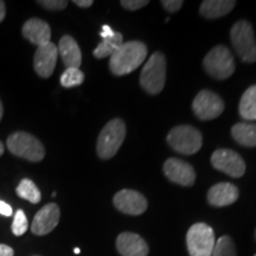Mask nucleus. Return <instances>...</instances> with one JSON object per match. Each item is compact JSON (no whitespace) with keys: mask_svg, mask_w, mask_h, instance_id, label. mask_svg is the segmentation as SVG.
Wrapping results in <instances>:
<instances>
[{"mask_svg":"<svg viewBox=\"0 0 256 256\" xmlns=\"http://www.w3.org/2000/svg\"><path fill=\"white\" fill-rule=\"evenodd\" d=\"M147 46L142 42H126L110 56V68L116 76H124L134 72L145 62Z\"/></svg>","mask_w":256,"mask_h":256,"instance_id":"nucleus-1","label":"nucleus"},{"mask_svg":"<svg viewBox=\"0 0 256 256\" xmlns=\"http://www.w3.org/2000/svg\"><path fill=\"white\" fill-rule=\"evenodd\" d=\"M126 138V124L121 119H113L102 128L96 144V152L101 159H110L116 154Z\"/></svg>","mask_w":256,"mask_h":256,"instance_id":"nucleus-2","label":"nucleus"},{"mask_svg":"<svg viewBox=\"0 0 256 256\" xmlns=\"http://www.w3.org/2000/svg\"><path fill=\"white\" fill-rule=\"evenodd\" d=\"M230 40L236 54L243 62H256V38L254 28L249 22H236L230 30Z\"/></svg>","mask_w":256,"mask_h":256,"instance_id":"nucleus-3","label":"nucleus"},{"mask_svg":"<svg viewBox=\"0 0 256 256\" xmlns=\"http://www.w3.org/2000/svg\"><path fill=\"white\" fill-rule=\"evenodd\" d=\"M8 147L12 154L30 162H42L46 156L43 144L30 133L14 132L8 138Z\"/></svg>","mask_w":256,"mask_h":256,"instance_id":"nucleus-4","label":"nucleus"},{"mask_svg":"<svg viewBox=\"0 0 256 256\" xmlns=\"http://www.w3.org/2000/svg\"><path fill=\"white\" fill-rule=\"evenodd\" d=\"M166 80V58L162 52H154L144 66L140 84L151 95L159 94L164 89Z\"/></svg>","mask_w":256,"mask_h":256,"instance_id":"nucleus-5","label":"nucleus"},{"mask_svg":"<svg viewBox=\"0 0 256 256\" xmlns=\"http://www.w3.org/2000/svg\"><path fill=\"white\" fill-rule=\"evenodd\" d=\"M203 66L211 78L220 81L229 78L235 72L234 56L226 46H217L211 49L204 57Z\"/></svg>","mask_w":256,"mask_h":256,"instance_id":"nucleus-6","label":"nucleus"},{"mask_svg":"<svg viewBox=\"0 0 256 256\" xmlns=\"http://www.w3.org/2000/svg\"><path fill=\"white\" fill-rule=\"evenodd\" d=\"M168 145L180 154H194L203 145V138L197 128L182 124L172 128L168 136Z\"/></svg>","mask_w":256,"mask_h":256,"instance_id":"nucleus-7","label":"nucleus"},{"mask_svg":"<svg viewBox=\"0 0 256 256\" xmlns=\"http://www.w3.org/2000/svg\"><path fill=\"white\" fill-rule=\"evenodd\" d=\"M215 234L206 223H196L186 234V246L190 256H211L215 247Z\"/></svg>","mask_w":256,"mask_h":256,"instance_id":"nucleus-8","label":"nucleus"},{"mask_svg":"<svg viewBox=\"0 0 256 256\" xmlns=\"http://www.w3.org/2000/svg\"><path fill=\"white\" fill-rule=\"evenodd\" d=\"M192 110L198 119L214 120L223 113L224 102L216 92L200 90L192 102Z\"/></svg>","mask_w":256,"mask_h":256,"instance_id":"nucleus-9","label":"nucleus"},{"mask_svg":"<svg viewBox=\"0 0 256 256\" xmlns=\"http://www.w3.org/2000/svg\"><path fill=\"white\" fill-rule=\"evenodd\" d=\"M214 168L232 178H240L246 172V162L242 156L232 150L220 148L211 156Z\"/></svg>","mask_w":256,"mask_h":256,"instance_id":"nucleus-10","label":"nucleus"},{"mask_svg":"<svg viewBox=\"0 0 256 256\" xmlns=\"http://www.w3.org/2000/svg\"><path fill=\"white\" fill-rule=\"evenodd\" d=\"M115 208L127 215H142L147 209V200L140 192L134 190H121L114 196Z\"/></svg>","mask_w":256,"mask_h":256,"instance_id":"nucleus-11","label":"nucleus"},{"mask_svg":"<svg viewBox=\"0 0 256 256\" xmlns=\"http://www.w3.org/2000/svg\"><path fill=\"white\" fill-rule=\"evenodd\" d=\"M60 211L55 203H49L38 211L31 224V232L34 235L43 236L52 232L60 222Z\"/></svg>","mask_w":256,"mask_h":256,"instance_id":"nucleus-12","label":"nucleus"},{"mask_svg":"<svg viewBox=\"0 0 256 256\" xmlns=\"http://www.w3.org/2000/svg\"><path fill=\"white\" fill-rule=\"evenodd\" d=\"M164 174L170 180L183 186H191L196 180V172L188 162L177 158H170L164 164Z\"/></svg>","mask_w":256,"mask_h":256,"instance_id":"nucleus-13","label":"nucleus"},{"mask_svg":"<svg viewBox=\"0 0 256 256\" xmlns=\"http://www.w3.org/2000/svg\"><path fill=\"white\" fill-rule=\"evenodd\" d=\"M57 56H58V50L55 44L51 42L38 46L34 58V68L37 75L43 78H50L55 70Z\"/></svg>","mask_w":256,"mask_h":256,"instance_id":"nucleus-14","label":"nucleus"},{"mask_svg":"<svg viewBox=\"0 0 256 256\" xmlns=\"http://www.w3.org/2000/svg\"><path fill=\"white\" fill-rule=\"evenodd\" d=\"M116 248L122 256H147L148 246L142 236L134 232H122L116 238Z\"/></svg>","mask_w":256,"mask_h":256,"instance_id":"nucleus-15","label":"nucleus"},{"mask_svg":"<svg viewBox=\"0 0 256 256\" xmlns=\"http://www.w3.org/2000/svg\"><path fill=\"white\" fill-rule=\"evenodd\" d=\"M22 32L23 36L37 48L50 43L51 30L49 24L40 18H31L25 22Z\"/></svg>","mask_w":256,"mask_h":256,"instance_id":"nucleus-16","label":"nucleus"},{"mask_svg":"<svg viewBox=\"0 0 256 256\" xmlns=\"http://www.w3.org/2000/svg\"><path fill=\"white\" fill-rule=\"evenodd\" d=\"M238 188L232 183H218L208 192V202L212 206L222 208L230 206L238 200Z\"/></svg>","mask_w":256,"mask_h":256,"instance_id":"nucleus-17","label":"nucleus"},{"mask_svg":"<svg viewBox=\"0 0 256 256\" xmlns=\"http://www.w3.org/2000/svg\"><path fill=\"white\" fill-rule=\"evenodd\" d=\"M100 36L102 38L101 43L92 52L96 58H106V57L112 56L124 44L122 34L120 32L113 31L110 25L102 26Z\"/></svg>","mask_w":256,"mask_h":256,"instance_id":"nucleus-18","label":"nucleus"},{"mask_svg":"<svg viewBox=\"0 0 256 256\" xmlns=\"http://www.w3.org/2000/svg\"><path fill=\"white\" fill-rule=\"evenodd\" d=\"M58 54L62 58L66 68H78L82 63V54L78 44L72 36H63L60 38L58 46H57Z\"/></svg>","mask_w":256,"mask_h":256,"instance_id":"nucleus-19","label":"nucleus"},{"mask_svg":"<svg viewBox=\"0 0 256 256\" xmlns=\"http://www.w3.org/2000/svg\"><path fill=\"white\" fill-rule=\"evenodd\" d=\"M236 2L230 0H206L202 2L200 14L206 19H216L224 17L235 8Z\"/></svg>","mask_w":256,"mask_h":256,"instance_id":"nucleus-20","label":"nucleus"},{"mask_svg":"<svg viewBox=\"0 0 256 256\" xmlns=\"http://www.w3.org/2000/svg\"><path fill=\"white\" fill-rule=\"evenodd\" d=\"M235 142L246 147H256V124L238 122L232 128Z\"/></svg>","mask_w":256,"mask_h":256,"instance_id":"nucleus-21","label":"nucleus"},{"mask_svg":"<svg viewBox=\"0 0 256 256\" xmlns=\"http://www.w3.org/2000/svg\"><path fill=\"white\" fill-rule=\"evenodd\" d=\"M238 112L244 120H256V84L249 87L242 95Z\"/></svg>","mask_w":256,"mask_h":256,"instance_id":"nucleus-22","label":"nucleus"},{"mask_svg":"<svg viewBox=\"0 0 256 256\" xmlns=\"http://www.w3.org/2000/svg\"><path fill=\"white\" fill-rule=\"evenodd\" d=\"M17 194L23 200L30 202L32 204L40 203L42 200V194L40 188H37V185L28 178L22 179L20 183L17 186Z\"/></svg>","mask_w":256,"mask_h":256,"instance_id":"nucleus-23","label":"nucleus"},{"mask_svg":"<svg viewBox=\"0 0 256 256\" xmlns=\"http://www.w3.org/2000/svg\"><path fill=\"white\" fill-rule=\"evenodd\" d=\"M84 81V74L78 68H66L60 76V84L64 88H72L82 84Z\"/></svg>","mask_w":256,"mask_h":256,"instance_id":"nucleus-24","label":"nucleus"},{"mask_svg":"<svg viewBox=\"0 0 256 256\" xmlns=\"http://www.w3.org/2000/svg\"><path fill=\"white\" fill-rule=\"evenodd\" d=\"M211 256H236V248L229 236H222L217 240Z\"/></svg>","mask_w":256,"mask_h":256,"instance_id":"nucleus-25","label":"nucleus"},{"mask_svg":"<svg viewBox=\"0 0 256 256\" xmlns=\"http://www.w3.org/2000/svg\"><path fill=\"white\" fill-rule=\"evenodd\" d=\"M28 228V218L25 212L22 209H19L17 212H16L14 222H12V232L16 236H22L26 232Z\"/></svg>","mask_w":256,"mask_h":256,"instance_id":"nucleus-26","label":"nucleus"},{"mask_svg":"<svg viewBox=\"0 0 256 256\" xmlns=\"http://www.w3.org/2000/svg\"><path fill=\"white\" fill-rule=\"evenodd\" d=\"M38 4L48 10H51V11H60L66 8L68 2L66 0H40Z\"/></svg>","mask_w":256,"mask_h":256,"instance_id":"nucleus-27","label":"nucleus"},{"mask_svg":"<svg viewBox=\"0 0 256 256\" xmlns=\"http://www.w3.org/2000/svg\"><path fill=\"white\" fill-rule=\"evenodd\" d=\"M148 4L150 2H147V0H122L121 2V5L126 10H130V11H136V10L142 8Z\"/></svg>","mask_w":256,"mask_h":256,"instance_id":"nucleus-28","label":"nucleus"},{"mask_svg":"<svg viewBox=\"0 0 256 256\" xmlns=\"http://www.w3.org/2000/svg\"><path fill=\"white\" fill-rule=\"evenodd\" d=\"M162 5L166 11L174 14V12H177L183 6V2L182 0H164V2H162Z\"/></svg>","mask_w":256,"mask_h":256,"instance_id":"nucleus-29","label":"nucleus"},{"mask_svg":"<svg viewBox=\"0 0 256 256\" xmlns=\"http://www.w3.org/2000/svg\"><path fill=\"white\" fill-rule=\"evenodd\" d=\"M0 215L6 217L12 216V208L4 200H0Z\"/></svg>","mask_w":256,"mask_h":256,"instance_id":"nucleus-30","label":"nucleus"},{"mask_svg":"<svg viewBox=\"0 0 256 256\" xmlns=\"http://www.w3.org/2000/svg\"><path fill=\"white\" fill-rule=\"evenodd\" d=\"M14 250L8 244H2L0 243V256H14Z\"/></svg>","mask_w":256,"mask_h":256,"instance_id":"nucleus-31","label":"nucleus"},{"mask_svg":"<svg viewBox=\"0 0 256 256\" xmlns=\"http://www.w3.org/2000/svg\"><path fill=\"white\" fill-rule=\"evenodd\" d=\"M74 4L78 5V8H90V6L94 4V2H92V0H75V2H74Z\"/></svg>","mask_w":256,"mask_h":256,"instance_id":"nucleus-32","label":"nucleus"},{"mask_svg":"<svg viewBox=\"0 0 256 256\" xmlns=\"http://www.w3.org/2000/svg\"><path fill=\"white\" fill-rule=\"evenodd\" d=\"M6 16V8H5V2L2 0H0V22L4 20Z\"/></svg>","mask_w":256,"mask_h":256,"instance_id":"nucleus-33","label":"nucleus"},{"mask_svg":"<svg viewBox=\"0 0 256 256\" xmlns=\"http://www.w3.org/2000/svg\"><path fill=\"white\" fill-rule=\"evenodd\" d=\"M2 114H4V108H2V100H0V120H2Z\"/></svg>","mask_w":256,"mask_h":256,"instance_id":"nucleus-34","label":"nucleus"},{"mask_svg":"<svg viewBox=\"0 0 256 256\" xmlns=\"http://www.w3.org/2000/svg\"><path fill=\"white\" fill-rule=\"evenodd\" d=\"M4 154V145H2V142H0V156Z\"/></svg>","mask_w":256,"mask_h":256,"instance_id":"nucleus-35","label":"nucleus"},{"mask_svg":"<svg viewBox=\"0 0 256 256\" xmlns=\"http://www.w3.org/2000/svg\"><path fill=\"white\" fill-rule=\"evenodd\" d=\"M74 252H75V254H80V252H81V250H80L78 248H75V250H74Z\"/></svg>","mask_w":256,"mask_h":256,"instance_id":"nucleus-36","label":"nucleus"},{"mask_svg":"<svg viewBox=\"0 0 256 256\" xmlns=\"http://www.w3.org/2000/svg\"><path fill=\"white\" fill-rule=\"evenodd\" d=\"M255 238H256V232H255Z\"/></svg>","mask_w":256,"mask_h":256,"instance_id":"nucleus-37","label":"nucleus"},{"mask_svg":"<svg viewBox=\"0 0 256 256\" xmlns=\"http://www.w3.org/2000/svg\"><path fill=\"white\" fill-rule=\"evenodd\" d=\"M34 256H38V255H34Z\"/></svg>","mask_w":256,"mask_h":256,"instance_id":"nucleus-38","label":"nucleus"},{"mask_svg":"<svg viewBox=\"0 0 256 256\" xmlns=\"http://www.w3.org/2000/svg\"><path fill=\"white\" fill-rule=\"evenodd\" d=\"M255 256H256V254H255Z\"/></svg>","mask_w":256,"mask_h":256,"instance_id":"nucleus-39","label":"nucleus"}]
</instances>
